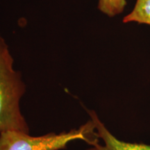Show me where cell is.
<instances>
[{
	"label": "cell",
	"mask_w": 150,
	"mask_h": 150,
	"mask_svg": "<svg viewBox=\"0 0 150 150\" xmlns=\"http://www.w3.org/2000/svg\"><path fill=\"white\" fill-rule=\"evenodd\" d=\"M127 4V0H99L98 9L109 17L122 13Z\"/></svg>",
	"instance_id": "5b68a950"
},
{
	"label": "cell",
	"mask_w": 150,
	"mask_h": 150,
	"mask_svg": "<svg viewBox=\"0 0 150 150\" xmlns=\"http://www.w3.org/2000/svg\"><path fill=\"white\" fill-rule=\"evenodd\" d=\"M88 111L95 124L97 136L102 139L103 143L97 142L86 150H150V144L125 142L118 139L106 128L96 112L94 110Z\"/></svg>",
	"instance_id": "3957f363"
},
{
	"label": "cell",
	"mask_w": 150,
	"mask_h": 150,
	"mask_svg": "<svg viewBox=\"0 0 150 150\" xmlns=\"http://www.w3.org/2000/svg\"><path fill=\"white\" fill-rule=\"evenodd\" d=\"M123 23L136 22L150 26V0H136V2L128 15L122 20Z\"/></svg>",
	"instance_id": "277c9868"
},
{
	"label": "cell",
	"mask_w": 150,
	"mask_h": 150,
	"mask_svg": "<svg viewBox=\"0 0 150 150\" xmlns=\"http://www.w3.org/2000/svg\"><path fill=\"white\" fill-rule=\"evenodd\" d=\"M13 63L8 46L0 35V133L16 130L29 134L20 106L25 86L20 73L13 70Z\"/></svg>",
	"instance_id": "6da1fadb"
},
{
	"label": "cell",
	"mask_w": 150,
	"mask_h": 150,
	"mask_svg": "<svg viewBox=\"0 0 150 150\" xmlns=\"http://www.w3.org/2000/svg\"><path fill=\"white\" fill-rule=\"evenodd\" d=\"M75 140H82L91 145L99 142V137L91 119L81 127L68 132L50 133L31 136L28 133L8 130L0 133V150H59Z\"/></svg>",
	"instance_id": "7a4b0ae2"
}]
</instances>
